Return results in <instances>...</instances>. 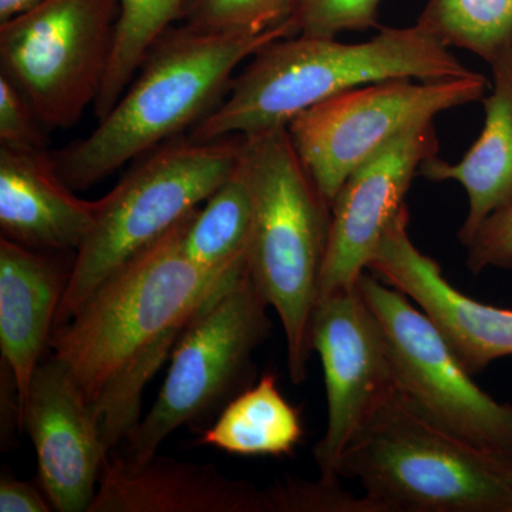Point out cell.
<instances>
[{
    "label": "cell",
    "instance_id": "6da1fadb",
    "mask_svg": "<svg viewBox=\"0 0 512 512\" xmlns=\"http://www.w3.org/2000/svg\"><path fill=\"white\" fill-rule=\"evenodd\" d=\"M191 214L109 276L69 322L53 330V357L93 407L109 453L140 423L144 389L192 318L247 268L210 272L190 261L183 237Z\"/></svg>",
    "mask_w": 512,
    "mask_h": 512
},
{
    "label": "cell",
    "instance_id": "7a4b0ae2",
    "mask_svg": "<svg viewBox=\"0 0 512 512\" xmlns=\"http://www.w3.org/2000/svg\"><path fill=\"white\" fill-rule=\"evenodd\" d=\"M450 47L419 25L383 28L362 43L296 35L252 56L227 96L194 128L197 143L248 137L288 126L320 101L383 80H444L467 76Z\"/></svg>",
    "mask_w": 512,
    "mask_h": 512
},
{
    "label": "cell",
    "instance_id": "3957f363",
    "mask_svg": "<svg viewBox=\"0 0 512 512\" xmlns=\"http://www.w3.org/2000/svg\"><path fill=\"white\" fill-rule=\"evenodd\" d=\"M296 35L293 16L255 35H208L170 26L93 133L50 154L57 175L73 191L89 190L128 161L197 126L227 96L239 64Z\"/></svg>",
    "mask_w": 512,
    "mask_h": 512
},
{
    "label": "cell",
    "instance_id": "277c9868",
    "mask_svg": "<svg viewBox=\"0 0 512 512\" xmlns=\"http://www.w3.org/2000/svg\"><path fill=\"white\" fill-rule=\"evenodd\" d=\"M242 163L254 195L249 275L285 330L289 376L305 382L311 325L328 251L332 205L296 153L286 126L244 137Z\"/></svg>",
    "mask_w": 512,
    "mask_h": 512
},
{
    "label": "cell",
    "instance_id": "5b68a950",
    "mask_svg": "<svg viewBox=\"0 0 512 512\" xmlns=\"http://www.w3.org/2000/svg\"><path fill=\"white\" fill-rule=\"evenodd\" d=\"M338 477L379 512H512V463L427 419L397 392L346 448Z\"/></svg>",
    "mask_w": 512,
    "mask_h": 512
},
{
    "label": "cell",
    "instance_id": "8992f818",
    "mask_svg": "<svg viewBox=\"0 0 512 512\" xmlns=\"http://www.w3.org/2000/svg\"><path fill=\"white\" fill-rule=\"evenodd\" d=\"M242 144V136L168 144L101 198L94 227L77 249L55 329L109 276L200 208L238 167Z\"/></svg>",
    "mask_w": 512,
    "mask_h": 512
},
{
    "label": "cell",
    "instance_id": "52a82bcc",
    "mask_svg": "<svg viewBox=\"0 0 512 512\" xmlns=\"http://www.w3.org/2000/svg\"><path fill=\"white\" fill-rule=\"evenodd\" d=\"M268 308L248 266L202 306L171 353L156 402L124 441L123 456H156L175 430L211 420L251 387L252 356L272 328Z\"/></svg>",
    "mask_w": 512,
    "mask_h": 512
},
{
    "label": "cell",
    "instance_id": "ba28073f",
    "mask_svg": "<svg viewBox=\"0 0 512 512\" xmlns=\"http://www.w3.org/2000/svg\"><path fill=\"white\" fill-rule=\"evenodd\" d=\"M120 0H42L0 23V63L46 130H67L109 72Z\"/></svg>",
    "mask_w": 512,
    "mask_h": 512
},
{
    "label": "cell",
    "instance_id": "9c48e42d",
    "mask_svg": "<svg viewBox=\"0 0 512 512\" xmlns=\"http://www.w3.org/2000/svg\"><path fill=\"white\" fill-rule=\"evenodd\" d=\"M483 74L444 80L392 79L350 89L302 111L288 133L316 187L332 205L367 157L416 124L443 111L484 100Z\"/></svg>",
    "mask_w": 512,
    "mask_h": 512
},
{
    "label": "cell",
    "instance_id": "30bf717a",
    "mask_svg": "<svg viewBox=\"0 0 512 512\" xmlns=\"http://www.w3.org/2000/svg\"><path fill=\"white\" fill-rule=\"evenodd\" d=\"M357 286L382 330L399 392L437 426L512 463V406L477 386L412 299L370 271Z\"/></svg>",
    "mask_w": 512,
    "mask_h": 512
},
{
    "label": "cell",
    "instance_id": "8fae6325",
    "mask_svg": "<svg viewBox=\"0 0 512 512\" xmlns=\"http://www.w3.org/2000/svg\"><path fill=\"white\" fill-rule=\"evenodd\" d=\"M311 345L325 376L328 423L313 450L319 478L339 481L346 448L399 392L386 342L359 286L319 299Z\"/></svg>",
    "mask_w": 512,
    "mask_h": 512
},
{
    "label": "cell",
    "instance_id": "7c38bea8",
    "mask_svg": "<svg viewBox=\"0 0 512 512\" xmlns=\"http://www.w3.org/2000/svg\"><path fill=\"white\" fill-rule=\"evenodd\" d=\"M433 121L416 124L367 157L332 202L329 244L319 282V299L359 282L384 232L403 207L414 177L439 156Z\"/></svg>",
    "mask_w": 512,
    "mask_h": 512
},
{
    "label": "cell",
    "instance_id": "4fadbf2b",
    "mask_svg": "<svg viewBox=\"0 0 512 512\" xmlns=\"http://www.w3.org/2000/svg\"><path fill=\"white\" fill-rule=\"evenodd\" d=\"M40 487L60 512H89L109 457L99 420L79 384L52 356L40 363L23 407Z\"/></svg>",
    "mask_w": 512,
    "mask_h": 512
},
{
    "label": "cell",
    "instance_id": "5bb4252c",
    "mask_svg": "<svg viewBox=\"0 0 512 512\" xmlns=\"http://www.w3.org/2000/svg\"><path fill=\"white\" fill-rule=\"evenodd\" d=\"M409 222L406 205L384 232L367 271L412 299L471 375L512 356V311L476 301L454 288L441 266L413 244Z\"/></svg>",
    "mask_w": 512,
    "mask_h": 512
},
{
    "label": "cell",
    "instance_id": "9a60e30c",
    "mask_svg": "<svg viewBox=\"0 0 512 512\" xmlns=\"http://www.w3.org/2000/svg\"><path fill=\"white\" fill-rule=\"evenodd\" d=\"M89 512H265L264 491L212 464L107 457Z\"/></svg>",
    "mask_w": 512,
    "mask_h": 512
},
{
    "label": "cell",
    "instance_id": "2e32d148",
    "mask_svg": "<svg viewBox=\"0 0 512 512\" xmlns=\"http://www.w3.org/2000/svg\"><path fill=\"white\" fill-rule=\"evenodd\" d=\"M99 201L77 198L46 150L0 147L2 237L33 251H74L89 237Z\"/></svg>",
    "mask_w": 512,
    "mask_h": 512
},
{
    "label": "cell",
    "instance_id": "e0dca14e",
    "mask_svg": "<svg viewBox=\"0 0 512 512\" xmlns=\"http://www.w3.org/2000/svg\"><path fill=\"white\" fill-rule=\"evenodd\" d=\"M72 268L0 238V349L18 384L20 429L30 382L50 346Z\"/></svg>",
    "mask_w": 512,
    "mask_h": 512
},
{
    "label": "cell",
    "instance_id": "ac0fdd59",
    "mask_svg": "<svg viewBox=\"0 0 512 512\" xmlns=\"http://www.w3.org/2000/svg\"><path fill=\"white\" fill-rule=\"evenodd\" d=\"M493 92L484 99L481 136L457 163L439 156L423 163L431 181H457L468 197V212L458 239L466 247L491 214L512 202V46L490 63Z\"/></svg>",
    "mask_w": 512,
    "mask_h": 512
},
{
    "label": "cell",
    "instance_id": "d6986e66",
    "mask_svg": "<svg viewBox=\"0 0 512 512\" xmlns=\"http://www.w3.org/2000/svg\"><path fill=\"white\" fill-rule=\"evenodd\" d=\"M303 437L301 414L265 373L255 386L231 400L198 444L237 456H285Z\"/></svg>",
    "mask_w": 512,
    "mask_h": 512
},
{
    "label": "cell",
    "instance_id": "ffe728a7",
    "mask_svg": "<svg viewBox=\"0 0 512 512\" xmlns=\"http://www.w3.org/2000/svg\"><path fill=\"white\" fill-rule=\"evenodd\" d=\"M254 229V195L245 165L220 185L202 208L192 212L183 237L185 255L198 268L228 272L247 264Z\"/></svg>",
    "mask_w": 512,
    "mask_h": 512
},
{
    "label": "cell",
    "instance_id": "44dd1931",
    "mask_svg": "<svg viewBox=\"0 0 512 512\" xmlns=\"http://www.w3.org/2000/svg\"><path fill=\"white\" fill-rule=\"evenodd\" d=\"M416 23L488 64L512 46V0H427Z\"/></svg>",
    "mask_w": 512,
    "mask_h": 512
},
{
    "label": "cell",
    "instance_id": "7402d4cb",
    "mask_svg": "<svg viewBox=\"0 0 512 512\" xmlns=\"http://www.w3.org/2000/svg\"><path fill=\"white\" fill-rule=\"evenodd\" d=\"M185 0H120V19L109 72L94 101L97 120L104 119L126 92L158 37L180 18Z\"/></svg>",
    "mask_w": 512,
    "mask_h": 512
},
{
    "label": "cell",
    "instance_id": "603a6c76",
    "mask_svg": "<svg viewBox=\"0 0 512 512\" xmlns=\"http://www.w3.org/2000/svg\"><path fill=\"white\" fill-rule=\"evenodd\" d=\"M295 0H185V28L208 35H255L293 16Z\"/></svg>",
    "mask_w": 512,
    "mask_h": 512
},
{
    "label": "cell",
    "instance_id": "cb8c5ba5",
    "mask_svg": "<svg viewBox=\"0 0 512 512\" xmlns=\"http://www.w3.org/2000/svg\"><path fill=\"white\" fill-rule=\"evenodd\" d=\"M265 512H379L363 497H353L339 481L319 478L316 483L288 480L264 491Z\"/></svg>",
    "mask_w": 512,
    "mask_h": 512
},
{
    "label": "cell",
    "instance_id": "d4e9b609",
    "mask_svg": "<svg viewBox=\"0 0 512 512\" xmlns=\"http://www.w3.org/2000/svg\"><path fill=\"white\" fill-rule=\"evenodd\" d=\"M382 0H295L299 35L336 37L343 32L380 28Z\"/></svg>",
    "mask_w": 512,
    "mask_h": 512
},
{
    "label": "cell",
    "instance_id": "484cf974",
    "mask_svg": "<svg viewBox=\"0 0 512 512\" xmlns=\"http://www.w3.org/2000/svg\"><path fill=\"white\" fill-rule=\"evenodd\" d=\"M45 126L12 80L0 74V143L5 147L45 150Z\"/></svg>",
    "mask_w": 512,
    "mask_h": 512
},
{
    "label": "cell",
    "instance_id": "4316f807",
    "mask_svg": "<svg viewBox=\"0 0 512 512\" xmlns=\"http://www.w3.org/2000/svg\"><path fill=\"white\" fill-rule=\"evenodd\" d=\"M466 248L471 274H481L488 268L512 269V202L491 214Z\"/></svg>",
    "mask_w": 512,
    "mask_h": 512
},
{
    "label": "cell",
    "instance_id": "83f0119b",
    "mask_svg": "<svg viewBox=\"0 0 512 512\" xmlns=\"http://www.w3.org/2000/svg\"><path fill=\"white\" fill-rule=\"evenodd\" d=\"M55 510L45 493L3 471L0 478V512H50Z\"/></svg>",
    "mask_w": 512,
    "mask_h": 512
},
{
    "label": "cell",
    "instance_id": "f1b7e54d",
    "mask_svg": "<svg viewBox=\"0 0 512 512\" xmlns=\"http://www.w3.org/2000/svg\"><path fill=\"white\" fill-rule=\"evenodd\" d=\"M40 2L42 0H0V23L15 18Z\"/></svg>",
    "mask_w": 512,
    "mask_h": 512
}]
</instances>
